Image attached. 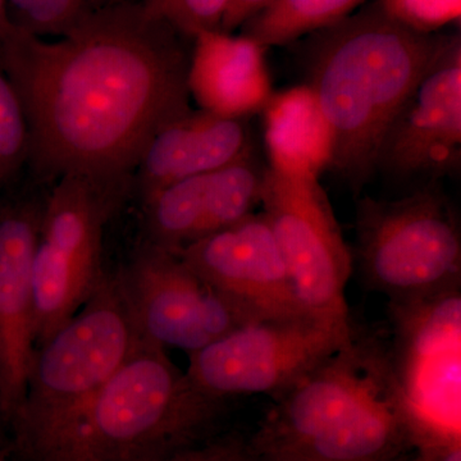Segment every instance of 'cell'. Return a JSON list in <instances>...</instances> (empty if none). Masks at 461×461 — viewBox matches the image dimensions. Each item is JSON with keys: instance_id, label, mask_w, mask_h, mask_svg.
<instances>
[{"instance_id": "6da1fadb", "label": "cell", "mask_w": 461, "mask_h": 461, "mask_svg": "<svg viewBox=\"0 0 461 461\" xmlns=\"http://www.w3.org/2000/svg\"><path fill=\"white\" fill-rule=\"evenodd\" d=\"M187 38L144 0H124L57 39L18 29L0 50L39 182L132 178L151 139L191 111Z\"/></svg>"}, {"instance_id": "7a4b0ae2", "label": "cell", "mask_w": 461, "mask_h": 461, "mask_svg": "<svg viewBox=\"0 0 461 461\" xmlns=\"http://www.w3.org/2000/svg\"><path fill=\"white\" fill-rule=\"evenodd\" d=\"M451 35L411 30L379 0L308 35L306 74L332 139L329 169L355 195L377 171L397 112Z\"/></svg>"}, {"instance_id": "3957f363", "label": "cell", "mask_w": 461, "mask_h": 461, "mask_svg": "<svg viewBox=\"0 0 461 461\" xmlns=\"http://www.w3.org/2000/svg\"><path fill=\"white\" fill-rule=\"evenodd\" d=\"M248 438L251 461H382L414 450L386 339L351 338L275 397Z\"/></svg>"}, {"instance_id": "277c9868", "label": "cell", "mask_w": 461, "mask_h": 461, "mask_svg": "<svg viewBox=\"0 0 461 461\" xmlns=\"http://www.w3.org/2000/svg\"><path fill=\"white\" fill-rule=\"evenodd\" d=\"M223 400L194 386L166 348L141 344L99 393L17 461H167L215 435Z\"/></svg>"}, {"instance_id": "5b68a950", "label": "cell", "mask_w": 461, "mask_h": 461, "mask_svg": "<svg viewBox=\"0 0 461 461\" xmlns=\"http://www.w3.org/2000/svg\"><path fill=\"white\" fill-rule=\"evenodd\" d=\"M141 344L120 275L108 272L83 308L35 348L25 397L7 423L14 451L80 411Z\"/></svg>"}, {"instance_id": "8992f818", "label": "cell", "mask_w": 461, "mask_h": 461, "mask_svg": "<svg viewBox=\"0 0 461 461\" xmlns=\"http://www.w3.org/2000/svg\"><path fill=\"white\" fill-rule=\"evenodd\" d=\"M360 277L390 303L461 286V230L438 181L393 200L363 196L357 204Z\"/></svg>"}, {"instance_id": "52a82bcc", "label": "cell", "mask_w": 461, "mask_h": 461, "mask_svg": "<svg viewBox=\"0 0 461 461\" xmlns=\"http://www.w3.org/2000/svg\"><path fill=\"white\" fill-rule=\"evenodd\" d=\"M131 194L132 178L68 175L54 182L33 258L35 348L65 326L104 280L105 230Z\"/></svg>"}, {"instance_id": "ba28073f", "label": "cell", "mask_w": 461, "mask_h": 461, "mask_svg": "<svg viewBox=\"0 0 461 461\" xmlns=\"http://www.w3.org/2000/svg\"><path fill=\"white\" fill-rule=\"evenodd\" d=\"M351 321L303 313L244 324L190 354L186 375L205 395H281L351 338Z\"/></svg>"}, {"instance_id": "9c48e42d", "label": "cell", "mask_w": 461, "mask_h": 461, "mask_svg": "<svg viewBox=\"0 0 461 461\" xmlns=\"http://www.w3.org/2000/svg\"><path fill=\"white\" fill-rule=\"evenodd\" d=\"M460 287L390 303L388 345L414 450L460 439Z\"/></svg>"}, {"instance_id": "30bf717a", "label": "cell", "mask_w": 461, "mask_h": 461, "mask_svg": "<svg viewBox=\"0 0 461 461\" xmlns=\"http://www.w3.org/2000/svg\"><path fill=\"white\" fill-rule=\"evenodd\" d=\"M260 204L300 306L306 313L351 321L345 291L354 259L320 177L267 167Z\"/></svg>"}, {"instance_id": "8fae6325", "label": "cell", "mask_w": 461, "mask_h": 461, "mask_svg": "<svg viewBox=\"0 0 461 461\" xmlns=\"http://www.w3.org/2000/svg\"><path fill=\"white\" fill-rule=\"evenodd\" d=\"M118 275L147 344L190 355L254 321L165 249L141 242Z\"/></svg>"}, {"instance_id": "7c38bea8", "label": "cell", "mask_w": 461, "mask_h": 461, "mask_svg": "<svg viewBox=\"0 0 461 461\" xmlns=\"http://www.w3.org/2000/svg\"><path fill=\"white\" fill-rule=\"evenodd\" d=\"M461 165V39L451 35L388 127L377 169L437 182ZM424 184V185H426Z\"/></svg>"}, {"instance_id": "4fadbf2b", "label": "cell", "mask_w": 461, "mask_h": 461, "mask_svg": "<svg viewBox=\"0 0 461 461\" xmlns=\"http://www.w3.org/2000/svg\"><path fill=\"white\" fill-rule=\"evenodd\" d=\"M176 254L253 321L306 313L297 302L281 249L263 212Z\"/></svg>"}, {"instance_id": "5bb4252c", "label": "cell", "mask_w": 461, "mask_h": 461, "mask_svg": "<svg viewBox=\"0 0 461 461\" xmlns=\"http://www.w3.org/2000/svg\"><path fill=\"white\" fill-rule=\"evenodd\" d=\"M47 195L0 196V417L8 423L25 397L35 354L33 258Z\"/></svg>"}, {"instance_id": "9a60e30c", "label": "cell", "mask_w": 461, "mask_h": 461, "mask_svg": "<svg viewBox=\"0 0 461 461\" xmlns=\"http://www.w3.org/2000/svg\"><path fill=\"white\" fill-rule=\"evenodd\" d=\"M264 173L250 148L213 172L169 185L142 202V242L177 253L240 222L260 204Z\"/></svg>"}, {"instance_id": "2e32d148", "label": "cell", "mask_w": 461, "mask_h": 461, "mask_svg": "<svg viewBox=\"0 0 461 461\" xmlns=\"http://www.w3.org/2000/svg\"><path fill=\"white\" fill-rule=\"evenodd\" d=\"M250 117L191 111L151 139L133 172V194L141 203L169 185L213 172L247 153Z\"/></svg>"}, {"instance_id": "e0dca14e", "label": "cell", "mask_w": 461, "mask_h": 461, "mask_svg": "<svg viewBox=\"0 0 461 461\" xmlns=\"http://www.w3.org/2000/svg\"><path fill=\"white\" fill-rule=\"evenodd\" d=\"M266 50L241 33H196L187 74L191 98L203 111L223 117L260 113L273 94Z\"/></svg>"}, {"instance_id": "ac0fdd59", "label": "cell", "mask_w": 461, "mask_h": 461, "mask_svg": "<svg viewBox=\"0 0 461 461\" xmlns=\"http://www.w3.org/2000/svg\"><path fill=\"white\" fill-rule=\"evenodd\" d=\"M260 113L271 168L317 177L329 169L330 127L308 85L273 93Z\"/></svg>"}, {"instance_id": "d6986e66", "label": "cell", "mask_w": 461, "mask_h": 461, "mask_svg": "<svg viewBox=\"0 0 461 461\" xmlns=\"http://www.w3.org/2000/svg\"><path fill=\"white\" fill-rule=\"evenodd\" d=\"M364 0H275L241 27L247 36L268 50L291 44L350 16Z\"/></svg>"}, {"instance_id": "ffe728a7", "label": "cell", "mask_w": 461, "mask_h": 461, "mask_svg": "<svg viewBox=\"0 0 461 461\" xmlns=\"http://www.w3.org/2000/svg\"><path fill=\"white\" fill-rule=\"evenodd\" d=\"M124 0H7L14 25L30 35L57 39Z\"/></svg>"}, {"instance_id": "44dd1931", "label": "cell", "mask_w": 461, "mask_h": 461, "mask_svg": "<svg viewBox=\"0 0 461 461\" xmlns=\"http://www.w3.org/2000/svg\"><path fill=\"white\" fill-rule=\"evenodd\" d=\"M30 133L25 111L14 84L0 68V196L14 189L29 163Z\"/></svg>"}, {"instance_id": "7402d4cb", "label": "cell", "mask_w": 461, "mask_h": 461, "mask_svg": "<svg viewBox=\"0 0 461 461\" xmlns=\"http://www.w3.org/2000/svg\"><path fill=\"white\" fill-rule=\"evenodd\" d=\"M390 16L418 32L435 33L459 20L461 0H379Z\"/></svg>"}, {"instance_id": "603a6c76", "label": "cell", "mask_w": 461, "mask_h": 461, "mask_svg": "<svg viewBox=\"0 0 461 461\" xmlns=\"http://www.w3.org/2000/svg\"><path fill=\"white\" fill-rule=\"evenodd\" d=\"M230 0H173L167 20L187 38L203 32H221Z\"/></svg>"}, {"instance_id": "cb8c5ba5", "label": "cell", "mask_w": 461, "mask_h": 461, "mask_svg": "<svg viewBox=\"0 0 461 461\" xmlns=\"http://www.w3.org/2000/svg\"><path fill=\"white\" fill-rule=\"evenodd\" d=\"M167 461H251L248 438L240 432L215 433Z\"/></svg>"}, {"instance_id": "d4e9b609", "label": "cell", "mask_w": 461, "mask_h": 461, "mask_svg": "<svg viewBox=\"0 0 461 461\" xmlns=\"http://www.w3.org/2000/svg\"><path fill=\"white\" fill-rule=\"evenodd\" d=\"M275 0H230L224 14L221 32L233 33L241 29L250 18L268 7Z\"/></svg>"}, {"instance_id": "484cf974", "label": "cell", "mask_w": 461, "mask_h": 461, "mask_svg": "<svg viewBox=\"0 0 461 461\" xmlns=\"http://www.w3.org/2000/svg\"><path fill=\"white\" fill-rule=\"evenodd\" d=\"M415 454L420 461H461V439L421 446Z\"/></svg>"}, {"instance_id": "4316f807", "label": "cell", "mask_w": 461, "mask_h": 461, "mask_svg": "<svg viewBox=\"0 0 461 461\" xmlns=\"http://www.w3.org/2000/svg\"><path fill=\"white\" fill-rule=\"evenodd\" d=\"M17 30L9 17L7 0H0V50L7 44Z\"/></svg>"}, {"instance_id": "83f0119b", "label": "cell", "mask_w": 461, "mask_h": 461, "mask_svg": "<svg viewBox=\"0 0 461 461\" xmlns=\"http://www.w3.org/2000/svg\"><path fill=\"white\" fill-rule=\"evenodd\" d=\"M144 2L148 3L150 7L157 9L159 14L166 17L169 8H171L173 0H144Z\"/></svg>"}, {"instance_id": "f1b7e54d", "label": "cell", "mask_w": 461, "mask_h": 461, "mask_svg": "<svg viewBox=\"0 0 461 461\" xmlns=\"http://www.w3.org/2000/svg\"><path fill=\"white\" fill-rule=\"evenodd\" d=\"M411 454H405L402 455V456L395 457V459H388V460H382V461H408L409 457H411Z\"/></svg>"}, {"instance_id": "f546056e", "label": "cell", "mask_w": 461, "mask_h": 461, "mask_svg": "<svg viewBox=\"0 0 461 461\" xmlns=\"http://www.w3.org/2000/svg\"><path fill=\"white\" fill-rule=\"evenodd\" d=\"M408 461H420V457H418L417 454L411 455V457H409Z\"/></svg>"}, {"instance_id": "4dcf8cb0", "label": "cell", "mask_w": 461, "mask_h": 461, "mask_svg": "<svg viewBox=\"0 0 461 461\" xmlns=\"http://www.w3.org/2000/svg\"><path fill=\"white\" fill-rule=\"evenodd\" d=\"M0 461H5V459H3L2 454H0Z\"/></svg>"}]
</instances>
